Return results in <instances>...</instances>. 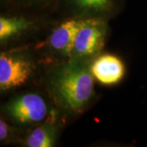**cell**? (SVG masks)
Listing matches in <instances>:
<instances>
[{
	"instance_id": "cell-3",
	"label": "cell",
	"mask_w": 147,
	"mask_h": 147,
	"mask_svg": "<svg viewBox=\"0 0 147 147\" xmlns=\"http://www.w3.org/2000/svg\"><path fill=\"white\" fill-rule=\"evenodd\" d=\"M35 63L22 51L3 52L0 55V89L6 92L26 84L35 71Z\"/></svg>"
},
{
	"instance_id": "cell-10",
	"label": "cell",
	"mask_w": 147,
	"mask_h": 147,
	"mask_svg": "<svg viewBox=\"0 0 147 147\" xmlns=\"http://www.w3.org/2000/svg\"><path fill=\"white\" fill-rule=\"evenodd\" d=\"M4 3L24 8V9H42L55 4L58 0H2Z\"/></svg>"
},
{
	"instance_id": "cell-1",
	"label": "cell",
	"mask_w": 147,
	"mask_h": 147,
	"mask_svg": "<svg viewBox=\"0 0 147 147\" xmlns=\"http://www.w3.org/2000/svg\"><path fill=\"white\" fill-rule=\"evenodd\" d=\"M91 61L69 58L54 65L47 74V88L55 103L71 115L81 113L94 95Z\"/></svg>"
},
{
	"instance_id": "cell-7",
	"label": "cell",
	"mask_w": 147,
	"mask_h": 147,
	"mask_svg": "<svg viewBox=\"0 0 147 147\" xmlns=\"http://www.w3.org/2000/svg\"><path fill=\"white\" fill-rule=\"evenodd\" d=\"M91 70L94 78L105 85L119 83L125 73L124 65L122 61L110 54L102 55L96 58L91 64Z\"/></svg>"
},
{
	"instance_id": "cell-8",
	"label": "cell",
	"mask_w": 147,
	"mask_h": 147,
	"mask_svg": "<svg viewBox=\"0 0 147 147\" xmlns=\"http://www.w3.org/2000/svg\"><path fill=\"white\" fill-rule=\"evenodd\" d=\"M57 128L47 119L44 123L33 129L26 138V146L30 147H51L56 142Z\"/></svg>"
},
{
	"instance_id": "cell-9",
	"label": "cell",
	"mask_w": 147,
	"mask_h": 147,
	"mask_svg": "<svg viewBox=\"0 0 147 147\" xmlns=\"http://www.w3.org/2000/svg\"><path fill=\"white\" fill-rule=\"evenodd\" d=\"M32 23L20 16H1L0 17V41L4 42L26 31Z\"/></svg>"
},
{
	"instance_id": "cell-5",
	"label": "cell",
	"mask_w": 147,
	"mask_h": 147,
	"mask_svg": "<svg viewBox=\"0 0 147 147\" xmlns=\"http://www.w3.org/2000/svg\"><path fill=\"white\" fill-rule=\"evenodd\" d=\"M81 21L82 18L74 16L72 19L63 21L53 29L39 47L47 50L56 57L69 59L70 57L75 34Z\"/></svg>"
},
{
	"instance_id": "cell-6",
	"label": "cell",
	"mask_w": 147,
	"mask_h": 147,
	"mask_svg": "<svg viewBox=\"0 0 147 147\" xmlns=\"http://www.w3.org/2000/svg\"><path fill=\"white\" fill-rule=\"evenodd\" d=\"M75 17L106 18L115 12L121 0H58Z\"/></svg>"
},
{
	"instance_id": "cell-11",
	"label": "cell",
	"mask_w": 147,
	"mask_h": 147,
	"mask_svg": "<svg viewBox=\"0 0 147 147\" xmlns=\"http://www.w3.org/2000/svg\"><path fill=\"white\" fill-rule=\"evenodd\" d=\"M10 135V127L7 125L5 120L3 119H0V141L4 142Z\"/></svg>"
},
{
	"instance_id": "cell-4",
	"label": "cell",
	"mask_w": 147,
	"mask_h": 147,
	"mask_svg": "<svg viewBox=\"0 0 147 147\" xmlns=\"http://www.w3.org/2000/svg\"><path fill=\"white\" fill-rule=\"evenodd\" d=\"M3 112L17 124L30 125L44 120L48 115L49 108L41 95L29 92L9 100L3 106Z\"/></svg>"
},
{
	"instance_id": "cell-2",
	"label": "cell",
	"mask_w": 147,
	"mask_h": 147,
	"mask_svg": "<svg viewBox=\"0 0 147 147\" xmlns=\"http://www.w3.org/2000/svg\"><path fill=\"white\" fill-rule=\"evenodd\" d=\"M107 30L104 18H82L69 58L91 61L104 47Z\"/></svg>"
}]
</instances>
